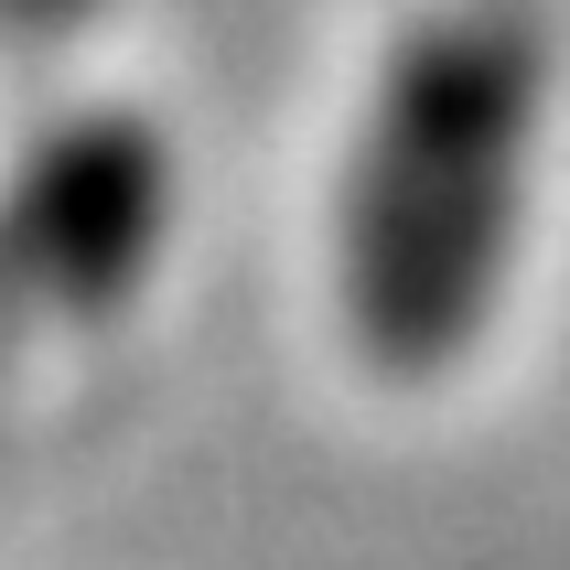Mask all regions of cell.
Masks as SVG:
<instances>
[{
  "label": "cell",
  "instance_id": "obj_1",
  "mask_svg": "<svg viewBox=\"0 0 570 570\" xmlns=\"http://www.w3.org/2000/svg\"><path fill=\"white\" fill-rule=\"evenodd\" d=\"M528 140H539V43L507 11H431L387 55L334 205L345 323L387 377H442L495 323Z\"/></svg>",
  "mask_w": 570,
  "mask_h": 570
},
{
  "label": "cell",
  "instance_id": "obj_2",
  "mask_svg": "<svg viewBox=\"0 0 570 570\" xmlns=\"http://www.w3.org/2000/svg\"><path fill=\"white\" fill-rule=\"evenodd\" d=\"M151 226H161V151L129 119L65 129L0 205V281L22 302L87 313V302H108L140 269Z\"/></svg>",
  "mask_w": 570,
  "mask_h": 570
}]
</instances>
